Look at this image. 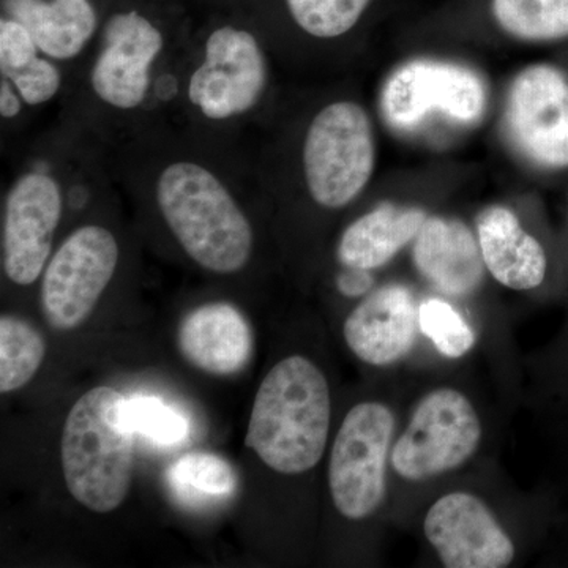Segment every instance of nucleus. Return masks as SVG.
<instances>
[{"label": "nucleus", "instance_id": "nucleus-28", "mask_svg": "<svg viewBox=\"0 0 568 568\" xmlns=\"http://www.w3.org/2000/svg\"><path fill=\"white\" fill-rule=\"evenodd\" d=\"M22 99L10 80L2 77L0 82V114L6 119H14L22 110Z\"/></svg>", "mask_w": 568, "mask_h": 568}, {"label": "nucleus", "instance_id": "nucleus-13", "mask_svg": "<svg viewBox=\"0 0 568 568\" xmlns=\"http://www.w3.org/2000/svg\"><path fill=\"white\" fill-rule=\"evenodd\" d=\"M163 36L138 11L118 13L103 29L102 50L91 70V85L115 110L140 106L151 85L152 65L163 50Z\"/></svg>", "mask_w": 568, "mask_h": 568}, {"label": "nucleus", "instance_id": "nucleus-19", "mask_svg": "<svg viewBox=\"0 0 568 568\" xmlns=\"http://www.w3.org/2000/svg\"><path fill=\"white\" fill-rule=\"evenodd\" d=\"M426 219L422 209L377 205L343 233L336 252L339 263L366 272L383 267L416 239Z\"/></svg>", "mask_w": 568, "mask_h": 568}, {"label": "nucleus", "instance_id": "nucleus-24", "mask_svg": "<svg viewBox=\"0 0 568 568\" xmlns=\"http://www.w3.org/2000/svg\"><path fill=\"white\" fill-rule=\"evenodd\" d=\"M418 325L444 357L462 358L476 345V334L457 310L440 298H429L418 310Z\"/></svg>", "mask_w": 568, "mask_h": 568}, {"label": "nucleus", "instance_id": "nucleus-5", "mask_svg": "<svg viewBox=\"0 0 568 568\" xmlns=\"http://www.w3.org/2000/svg\"><path fill=\"white\" fill-rule=\"evenodd\" d=\"M395 426L390 407L379 402L358 403L347 410L328 463V488L343 517L358 521L383 504Z\"/></svg>", "mask_w": 568, "mask_h": 568}, {"label": "nucleus", "instance_id": "nucleus-2", "mask_svg": "<svg viewBox=\"0 0 568 568\" xmlns=\"http://www.w3.org/2000/svg\"><path fill=\"white\" fill-rule=\"evenodd\" d=\"M156 204L183 252L212 274L248 264L253 227L222 179L203 164H168L156 181Z\"/></svg>", "mask_w": 568, "mask_h": 568}, {"label": "nucleus", "instance_id": "nucleus-3", "mask_svg": "<svg viewBox=\"0 0 568 568\" xmlns=\"http://www.w3.org/2000/svg\"><path fill=\"white\" fill-rule=\"evenodd\" d=\"M125 396L100 386L85 392L63 425L61 462L70 495L95 514H111L133 480L134 432L125 420Z\"/></svg>", "mask_w": 568, "mask_h": 568}, {"label": "nucleus", "instance_id": "nucleus-18", "mask_svg": "<svg viewBox=\"0 0 568 568\" xmlns=\"http://www.w3.org/2000/svg\"><path fill=\"white\" fill-rule=\"evenodd\" d=\"M3 9L28 28L41 54L54 61L80 55L97 31L91 0H3Z\"/></svg>", "mask_w": 568, "mask_h": 568}, {"label": "nucleus", "instance_id": "nucleus-21", "mask_svg": "<svg viewBox=\"0 0 568 568\" xmlns=\"http://www.w3.org/2000/svg\"><path fill=\"white\" fill-rule=\"evenodd\" d=\"M491 10L499 28L515 39H568V0H493Z\"/></svg>", "mask_w": 568, "mask_h": 568}, {"label": "nucleus", "instance_id": "nucleus-1", "mask_svg": "<svg viewBox=\"0 0 568 568\" xmlns=\"http://www.w3.org/2000/svg\"><path fill=\"white\" fill-rule=\"evenodd\" d=\"M331 418L324 373L304 355H291L257 388L245 444L275 473L297 476L323 458Z\"/></svg>", "mask_w": 568, "mask_h": 568}, {"label": "nucleus", "instance_id": "nucleus-17", "mask_svg": "<svg viewBox=\"0 0 568 568\" xmlns=\"http://www.w3.org/2000/svg\"><path fill=\"white\" fill-rule=\"evenodd\" d=\"M477 237L485 267L497 283L508 290L532 291L547 280V250L523 230L510 209L504 205L485 209L477 219Z\"/></svg>", "mask_w": 568, "mask_h": 568}, {"label": "nucleus", "instance_id": "nucleus-20", "mask_svg": "<svg viewBox=\"0 0 568 568\" xmlns=\"http://www.w3.org/2000/svg\"><path fill=\"white\" fill-rule=\"evenodd\" d=\"M171 491L189 507L219 506L237 491V473L226 458L211 452L183 455L168 470Z\"/></svg>", "mask_w": 568, "mask_h": 568}, {"label": "nucleus", "instance_id": "nucleus-7", "mask_svg": "<svg viewBox=\"0 0 568 568\" xmlns=\"http://www.w3.org/2000/svg\"><path fill=\"white\" fill-rule=\"evenodd\" d=\"M119 264L118 239L106 227L85 224L62 242L41 280V308L51 327L73 331L99 304Z\"/></svg>", "mask_w": 568, "mask_h": 568}, {"label": "nucleus", "instance_id": "nucleus-14", "mask_svg": "<svg viewBox=\"0 0 568 568\" xmlns=\"http://www.w3.org/2000/svg\"><path fill=\"white\" fill-rule=\"evenodd\" d=\"M343 336L355 357L365 364H395L416 342L413 295L399 284L381 287L346 317Z\"/></svg>", "mask_w": 568, "mask_h": 568}, {"label": "nucleus", "instance_id": "nucleus-10", "mask_svg": "<svg viewBox=\"0 0 568 568\" xmlns=\"http://www.w3.org/2000/svg\"><path fill=\"white\" fill-rule=\"evenodd\" d=\"M268 81L267 59L256 37L223 26L204 48V61L189 81V99L205 118L226 121L252 111Z\"/></svg>", "mask_w": 568, "mask_h": 568}, {"label": "nucleus", "instance_id": "nucleus-8", "mask_svg": "<svg viewBox=\"0 0 568 568\" xmlns=\"http://www.w3.org/2000/svg\"><path fill=\"white\" fill-rule=\"evenodd\" d=\"M487 85L458 63L416 59L398 67L381 93V110L392 126L416 129L429 115L474 123L487 110Z\"/></svg>", "mask_w": 568, "mask_h": 568}, {"label": "nucleus", "instance_id": "nucleus-15", "mask_svg": "<svg viewBox=\"0 0 568 568\" xmlns=\"http://www.w3.org/2000/svg\"><path fill=\"white\" fill-rule=\"evenodd\" d=\"M178 343L194 368L213 376H233L252 358L253 331L237 306L212 302L183 317Z\"/></svg>", "mask_w": 568, "mask_h": 568}, {"label": "nucleus", "instance_id": "nucleus-12", "mask_svg": "<svg viewBox=\"0 0 568 568\" xmlns=\"http://www.w3.org/2000/svg\"><path fill=\"white\" fill-rule=\"evenodd\" d=\"M425 536L447 568H504L515 545L480 497L455 491L439 497L426 514Z\"/></svg>", "mask_w": 568, "mask_h": 568}, {"label": "nucleus", "instance_id": "nucleus-29", "mask_svg": "<svg viewBox=\"0 0 568 568\" xmlns=\"http://www.w3.org/2000/svg\"><path fill=\"white\" fill-rule=\"evenodd\" d=\"M349 274L339 276L338 287L343 294L346 295H361L372 287V280H369L366 271H357V268H349Z\"/></svg>", "mask_w": 568, "mask_h": 568}, {"label": "nucleus", "instance_id": "nucleus-26", "mask_svg": "<svg viewBox=\"0 0 568 568\" xmlns=\"http://www.w3.org/2000/svg\"><path fill=\"white\" fill-rule=\"evenodd\" d=\"M7 80L20 92L22 102L31 104V106H39L51 102L58 95L61 89L62 77L58 67L50 61V58H39L32 63H29L24 69L14 71L9 74Z\"/></svg>", "mask_w": 568, "mask_h": 568}, {"label": "nucleus", "instance_id": "nucleus-22", "mask_svg": "<svg viewBox=\"0 0 568 568\" xmlns=\"http://www.w3.org/2000/svg\"><path fill=\"white\" fill-rule=\"evenodd\" d=\"M47 355V342L21 317H0V392L11 394L28 386Z\"/></svg>", "mask_w": 568, "mask_h": 568}, {"label": "nucleus", "instance_id": "nucleus-27", "mask_svg": "<svg viewBox=\"0 0 568 568\" xmlns=\"http://www.w3.org/2000/svg\"><path fill=\"white\" fill-rule=\"evenodd\" d=\"M40 54L39 47L26 26L13 18H2L0 21V70H2V77H9L14 71L24 69Z\"/></svg>", "mask_w": 568, "mask_h": 568}, {"label": "nucleus", "instance_id": "nucleus-9", "mask_svg": "<svg viewBox=\"0 0 568 568\" xmlns=\"http://www.w3.org/2000/svg\"><path fill=\"white\" fill-rule=\"evenodd\" d=\"M506 129L528 162L541 170H567V71L548 63L519 71L508 89Z\"/></svg>", "mask_w": 568, "mask_h": 568}, {"label": "nucleus", "instance_id": "nucleus-11", "mask_svg": "<svg viewBox=\"0 0 568 568\" xmlns=\"http://www.w3.org/2000/svg\"><path fill=\"white\" fill-rule=\"evenodd\" d=\"M62 207L61 185L50 174L31 171L11 185L2 227V265L10 282L31 286L43 274Z\"/></svg>", "mask_w": 568, "mask_h": 568}, {"label": "nucleus", "instance_id": "nucleus-4", "mask_svg": "<svg viewBox=\"0 0 568 568\" xmlns=\"http://www.w3.org/2000/svg\"><path fill=\"white\" fill-rule=\"evenodd\" d=\"M302 160L316 204L343 209L353 203L375 173V133L364 108L335 102L317 112L305 134Z\"/></svg>", "mask_w": 568, "mask_h": 568}, {"label": "nucleus", "instance_id": "nucleus-6", "mask_svg": "<svg viewBox=\"0 0 568 568\" xmlns=\"http://www.w3.org/2000/svg\"><path fill=\"white\" fill-rule=\"evenodd\" d=\"M481 440L476 407L462 392L440 387L418 402L392 447V467L410 481L443 476L465 465Z\"/></svg>", "mask_w": 568, "mask_h": 568}, {"label": "nucleus", "instance_id": "nucleus-23", "mask_svg": "<svg viewBox=\"0 0 568 568\" xmlns=\"http://www.w3.org/2000/svg\"><path fill=\"white\" fill-rule=\"evenodd\" d=\"M372 0H286L295 24L316 37L336 39L361 21Z\"/></svg>", "mask_w": 568, "mask_h": 568}, {"label": "nucleus", "instance_id": "nucleus-25", "mask_svg": "<svg viewBox=\"0 0 568 568\" xmlns=\"http://www.w3.org/2000/svg\"><path fill=\"white\" fill-rule=\"evenodd\" d=\"M123 413L134 435L149 437L160 446H175L189 436L185 418L155 396L125 398Z\"/></svg>", "mask_w": 568, "mask_h": 568}, {"label": "nucleus", "instance_id": "nucleus-16", "mask_svg": "<svg viewBox=\"0 0 568 568\" xmlns=\"http://www.w3.org/2000/svg\"><path fill=\"white\" fill-rule=\"evenodd\" d=\"M414 263L440 293L465 297L480 286L484 256L473 231L459 220L429 216L414 239Z\"/></svg>", "mask_w": 568, "mask_h": 568}]
</instances>
